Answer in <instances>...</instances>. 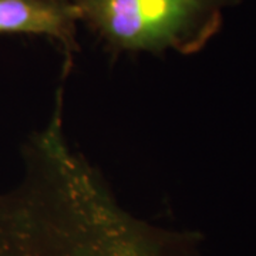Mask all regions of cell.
<instances>
[{"label": "cell", "mask_w": 256, "mask_h": 256, "mask_svg": "<svg viewBox=\"0 0 256 256\" xmlns=\"http://www.w3.org/2000/svg\"><path fill=\"white\" fill-rule=\"evenodd\" d=\"M240 0H73L78 20L114 52H198Z\"/></svg>", "instance_id": "cell-1"}, {"label": "cell", "mask_w": 256, "mask_h": 256, "mask_svg": "<svg viewBox=\"0 0 256 256\" xmlns=\"http://www.w3.org/2000/svg\"><path fill=\"white\" fill-rule=\"evenodd\" d=\"M78 22L73 0H0V34L46 36L68 56L76 48Z\"/></svg>", "instance_id": "cell-2"}]
</instances>
